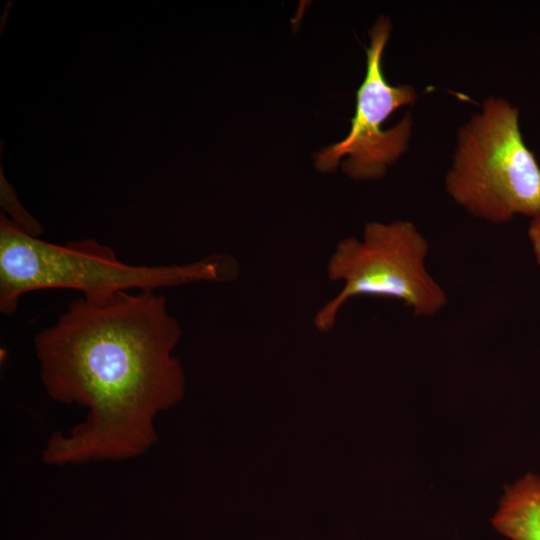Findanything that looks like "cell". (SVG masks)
<instances>
[{
    "mask_svg": "<svg viewBox=\"0 0 540 540\" xmlns=\"http://www.w3.org/2000/svg\"><path fill=\"white\" fill-rule=\"evenodd\" d=\"M182 336L167 298L122 291L78 297L34 337L40 380L54 401L86 409L46 442V465L124 461L157 444V416L182 400L186 380L173 355Z\"/></svg>",
    "mask_w": 540,
    "mask_h": 540,
    "instance_id": "cell-1",
    "label": "cell"
},
{
    "mask_svg": "<svg viewBox=\"0 0 540 540\" xmlns=\"http://www.w3.org/2000/svg\"><path fill=\"white\" fill-rule=\"evenodd\" d=\"M235 261L224 254L170 265H130L94 239L55 244L26 234L0 216V312L12 315L20 298L32 291L71 289L89 300L122 291H156L200 282H223L236 275Z\"/></svg>",
    "mask_w": 540,
    "mask_h": 540,
    "instance_id": "cell-2",
    "label": "cell"
},
{
    "mask_svg": "<svg viewBox=\"0 0 540 540\" xmlns=\"http://www.w3.org/2000/svg\"><path fill=\"white\" fill-rule=\"evenodd\" d=\"M444 187L468 214L492 224L540 210V165L508 100L486 98L459 128Z\"/></svg>",
    "mask_w": 540,
    "mask_h": 540,
    "instance_id": "cell-3",
    "label": "cell"
},
{
    "mask_svg": "<svg viewBox=\"0 0 540 540\" xmlns=\"http://www.w3.org/2000/svg\"><path fill=\"white\" fill-rule=\"evenodd\" d=\"M428 252L427 239L408 220L371 221L361 237L343 238L327 263L329 280L343 286L317 311L315 327L331 330L343 305L359 296L396 299L417 317L437 315L447 295L428 271Z\"/></svg>",
    "mask_w": 540,
    "mask_h": 540,
    "instance_id": "cell-4",
    "label": "cell"
},
{
    "mask_svg": "<svg viewBox=\"0 0 540 540\" xmlns=\"http://www.w3.org/2000/svg\"><path fill=\"white\" fill-rule=\"evenodd\" d=\"M391 23L381 16L369 30L366 48V74L356 92V108L347 136L315 157L321 172L333 171L343 156L344 172L355 180L383 177L407 150L412 118L405 115L396 125L382 129L385 120L397 109L416 101L417 93L408 84L393 86L382 70V56L390 37Z\"/></svg>",
    "mask_w": 540,
    "mask_h": 540,
    "instance_id": "cell-5",
    "label": "cell"
},
{
    "mask_svg": "<svg viewBox=\"0 0 540 540\" xmlns=\"http://www.w3.org/2000/svg\"><path fill=\"white\" fill-rule=\"evenodd\" d=\"M491 524L508 540H540V476L527 472L505 486Z\"/></svg>",
    "mask_w": 540,
    "mask_h": 540,
    "instance_id": "cell-6",
    "label": "cell"
},
{
    "mask_svg": "<svg viewBox=\"0 0 540 540\" xmlns=\"http://www.w3.org/2000/svg\"><path fill=\"white\" fill-rule=\"evenodd\" d=\"M0 205L5 212L10 214V220L26 234L33 237L41 236L42 226L23 208L13 187L4 177L2 166L0 167Z\"/></svg>",
    "mask_w": 540,
    "mask_h": 540,
    "instance_id": "cell-7",
    "label": "cell"
},
{
    "mask_svg": "<svg viewBox=\"0 0 540 540\" xmlns=\"http://www.w3.org/2000/svg\"><path fill=\"white\" fill-rule=\"evenodd\" d=\"M528 238L540 272V210L531 218Z\"/></svg>",
    "mask_w": 540,
    "mask_h": 540,
    "instance_id": "cell-8",
    "label": "cell"
}]
</instances>
